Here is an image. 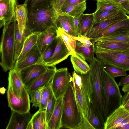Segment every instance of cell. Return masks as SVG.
<instances>
[{"instance_id":"obj_1","label":"cell","mask_w":129,"mask_h":129,"mask_svg":"<svg viewBox=\"0 0 129 129\" xmlns=\"http://www.w3.org/2000/svg\"><path fill=\"white\" fill-rule=\"evenodd\" d=\"M63 98L61 128L87 129L83 114L76 99L72 82Z\"/></svg>"},{"instance_id":"obj_2","label":"cell","mask_w":129,"mask_h":129,"mask_svg":"<svg viewBox=\"0 0 129 129\" xmlns=\"http://www.w3.org/2000/svg\"><path fill=\"white\" fill-rule=\"evenodd\" d=\"M17 24L15 14L3 26L0 45V64L5 72L14 67Z\"/></svg>"},{"instance_id":"obj_3","label":"cell","mask_w":129,"mask_h":129,"mask_svg":"<svg viewBox=\"0 0 129 129\" xmlns=\"http://www.w3.org/2000/svg\"><path fill=\"white\" fill-rule=\"evenodd\" d=\"M104 65L101 60L95 57L89 65L93 91L92 104L104 125L107 117L103 104L101 80L102 72Z\"/></svg>"},{"instance_id":"obj_4","label":"cell","mask_w":129,"mask_h":129,"mask_svg":"<svg viewBox=\"0 0 129 129\" xmlns=\"http://www.w3.org/2000/svg\"><path fill=\"white\" fill-rule=\"evenodd\" d=\"M101 80L104 107L107 117L121 106L122 96L115 78L107 73L103 68Z\"/></svg>"},{"instance_id":"obj_5","label":"cell","mask_w":129,"mask_h":129,"mask_svg":"<svg viewBox=\"0 0 129 129\" xmlns=\"http://www.w3.org/2000/svg\"><path fill=\"white\" fill-rule=\"evenodd\" d=\"M57 14L53 7L33 10L28 13L26 28L32 33H40L57 27Z\"/></svg>"},{"instance_id":"obj_6","label":"cell","mask_w":129,"mask_h":129,"mask_svg":"<svg viewBox=\"0 0 129 129\" xmlns=\"http://www.w3.org/2000/svg\"><path fill=\"white\" fill-rule=\"evenodd\" d=\"M72 79L67 68L57 70L51 83L52 90L57 99L63 97Z\"/></svg>"},{"instance_id":"obj_7","label":"cell","mask_w":129,"mask_h":129,"mask_svg":"<svg viewBox=\"0 0 129 129\" xmlns=\"http://www.w3.org/2000/svg\"><path fill=\"white\" fill-rule=\"evenodd\" d=\"M29 94L24 86L21 97L15 95L11 88L8 86L7 96L9 107L11 111L20 114L25 113L29 111L30 102Z\"/></svg>"},{"instance_id":"obj_8","label":"cell","mask_w":129,"mask_h":129,"mask_svg":"<svg viewBox=\"0 0 129 129\" xmlns=\"http://www.w3.org/2000/svg\"><path fill=\"white\" fill-rule=\"evenodd\" d=\"M49 67L43 63H39L32 65L18 71L24 86L26 88L30 87Z\"/></svg>"},{"instance_id":"obj_9","label":"cell","mask_w":129,"mask_h":129,"mask_svg":"<svg viewBox=\"0 0 129 129\" xmlns=\"http://www.w3.org/2000/svg\"><path fill=\"white\" fill-rule=\"evenodd\" d=\"M94 45L95 53L97 58L105 65L112 66L122 69L126 71H129V60L121 58Z\"/></svg>"},{"instance_id":"obj_10","label":"cell","mask_w":129,"mask_h":129,"mask_svg":"<svg viewBox=\"0 0 129 129\" xmlns=\"http://www.w3.org/2000/svg\"><path fill=\"white\" fill-rule=\"evenodd\" d=\"M57 42L54 52L45 64L50 66L55 65L71 55L61 37L57 36Z\"/></svg>"},{"instance_id":"obj_11","label":"cell","mask_w":129,"mask_h":129,"mask_svg":"<svg viewBox=\"0 0 129 129\" xmlns=\"http://www.w3.org/2000/svg\"><path fill=\"white\" fill-rule=\"evenodd\" d=\"M128 16L120 9L119 12L116 14L99 23L94 24L91 31L86 36L92 39L95 36L100 32L112 25L127 18Z\"/></svg>"},{"instance_id":"obj_12","label":"cell","mask_w":129,"mask_h":129,"mask_svg":"<svg viewBox=\"0 0 129 129\" xmlns=\"http://www.w3.org/2000/svg\"><path fill=\"white\" fill-rule=\"evenodd\" d=\"M11 114L6 129H26L32 115L29 111L20 114L11 111Z\"/></svg>"},{"instance_id":"obj_13","label":"cell","mask_w":129,"mask_h":129,"mask_svg":"<svg viewBox=\"0 0 129 129\" xmlns=\"http://www.w3.org/2000/svg\"><path fill=\"white\" fill-rule=\"evenodd\" d=\"M17 0H0V27L1 28L14 15Z\"/></svg>"},{"instance_id":"obj_14","label":"cell","mask_w":129,"mask_h":129,"mask_svg":"<svg viewBox=\"0 0 129 129\" xmlns=\"http://www.w3.org/2000/svg\"><path fill=\"white\" fill-rule=\"evenodd\" d=\"M129 115V111L121 106L107 117L104 124V129H116Z\"/></svg>"},{"instance_id":"obj_15","label":"cell","mask_w":129,"mask_h":129,"mask_svg":"<svg viewBox=\"0 0 129 129\" xmlns=\"http://www.w3.org/2000/svg\"><path fill=\"white\" fill-rule=\"evenodd\" d=\"M129 30V16L128 17L109 27L100 32L91 39L92 43L102 37L117 33Z\"/></svg>"},{"instance_id":"obj_16","label":"cell","mask_w":129,"mask_h":129,"mask_svg":"<svg viewBox=\"0 0 129 129\" xmlns=\"http://www.w3.org/2000/svg\"><path fill=\"white\" fill-rule=\"evenodd\" d=\"M41 63H43L42 54L36 44L23 59L19 62H15L14 69L19 72L32 65Z\"/></svg>"},{"instance_id":"obj_17","label":"cell","mask_w":129,"mask_h":129,"mask_svg":"<svg viewBox=\"0 0 129 129\" xmlns=\"http://www.w3.org/2000/svg\"><path fill=\"white\" fill-rule=\"evenodd\" d=\"M57 36V28L55 27H51L39 34L37 45L42 55Z\"/></svg>"},{"instance_id":"obj_18","label":"cell","mask_w":129,"mask_h":129,"mask_svg":"<svg viewBox=\"0 0 129 129\" xmlns=\"http://www.w3.org/2000/svg\"><path fill=\"white\" fill-rule=\"evenodd\" d=\"M56 70L55 66H50L45 72L37 78L30 87L26 88L29 94L32 91L43 87L50 83Z\"/></svg>"},{"instance_id":"obj_19","label":"cell","mask_w":129,"mask_h":129,"mask_svg":"<svg viewBox=\"0 0 129 129\" xmlns=\"http://www.w3.org/2000/svg\"><path fill=\"white\" fill-rule=\"evenodd\" d=\"M56 21L57 27L63 28L68 34L76 37L79 36L74 25L73 17L63 13L57 14Z\"/></svg>"},{"instance_id":"obj_20","label":"cell","mask_w":129,"mask_h":129,"mask_svg":"<svg viewBox=\"0 0 129 129\" xmlns=\"http://www.w3.org/2000/svg\"><path fill=\"white\" fill-rule=\"evenodd\" d=\"M63 107L62 97L57 99L54 110L50 120L47 123L48 129L61 128Z\"/></svg>"},{"instance_id":"obj_21","label":"cell","mask_w":129,"mask_h":129,"mask_svg":"<svg viewBox=\"0 0 129 129\" xmlns=\"http://www.w3.org/2000/svg\"><path fill=\"white\" fill-rule=\"evenodd\" d=\"M8 79V86L11 88L13 93L21 97L24 86L19 72L14 69L10 70Z\"/></svg>"},{"instance_id":"obj_22","label":"cell","mask_w":129,"mask_h":129,"mask_svg":"<svg viewBox=\"0 0 129 129\" xmlns=\"http://www.w3.org/2000/svg\"><path fill=\"white\" fill-rule=\"evenodd\" d=\"M79 36H86L90 31L94 23L93 13L83 14L79 17Z\"/></svg>"},{"instance_id":"obj_23","label":"cell","mask_w":129,"mask_h":129,"mask_svg":"<svg viewBox=\"0 0 129 129\" xmlns=\"http://www.w3.org/2000/svg\"><path fill=\"white\" fill-rule=\"evenodd\" d=\"M15 14L17 27L23 33L26 28L28 19V12L26 5L24 4L18 5L15 9Z\"/></svg>"},{"instance_id":"obj_24","label":"cell","mask_w":129,"mask_h":129,"mask_svg":"<svg viewBox=\"0 0 129 129\" xmlns=\"http://www.w3.org/2000/svg\"><path fill=\"white\" fill-rule=\"evenodd\" d=\"M75 52L76 53L82 57L88 62L90 63L94 58V44L90 46H88L77 40Z\"/></svg>"},{"instance_id":"obj_25","label":"cell","mask_w":129,"mask_h":129,"mask_svg":"<svg viewBox=\"0 0 129 129\" xmlns=\"http://www.w3.org/2000/svg\"><path fill=\"white\" fill-rule=\"evenodd\" d=\"M71 55V61L74 71L76 72L86 74L89 71V65L82 57L76 53Z\"/></svg>"},{"instance_id":"obj_26","label":"cell","mask_w":129,"mask_h":129,"mask_svg":"<svg viewBox=\"0 0 129 129\" xmlns=\"http://www.w3.org/2000/svg\"><path fill=\"white\" fill-rule=\"evenodd\" d=\"M40 33H33L27 38L21 52L15 62H19L23 59L36 45L38 36Z\"/></svg>"},{"instance_id":"obj_27","label":"cell","mask_w":129,"mask_h":129,"mask_svg":"<svg viewBox=\"0 0 129 129\" xmlns=\"http://www.w3.org/2000/svg\"><path fill=\"white\" fill-rule=\"evenodd\" d=\"M32 33L29 30L26 28L22 33L19 30L17 26L15 39V62L21 52L26 39Z\"/></svg>"},{"instance_id":"obj_28","label":"cell","mask_w":129,"mask_h":129,"mask_svg":"<svg viewBox=\"0 0 129 129\" xmlns=\"http://www.w3.org/2000/svg\"><path fill=\"white\" fill-rule=\"evenodd\" d=\"M30 121L33 129H48L45 110L39 109L32 115Z\"/></svg>"},{"instance_id":"obj_29","label":"cell","mask_w":129,"mask_h":129,"mask_svg":"<svg viewBox=\"0 0 129 129\" xmlns=\"http://www.w3.org/2000/svg\"><path fill=\"white\" fill-rule=\"evenodd\" d=\"M57 36H60L63 39L71 55L76 53L75 48L77 40L74 36L66 33L63 28L58 27L57 28Z\"/></svg>"},{"instance_id":"obj_30","label":"cell","mask_w":129,"mask_h":129,"mask_svg":"<svg viewBox=\"0 0 129 129\" xmlns=\"http://www.w3.org/2000/svg\"><path fill=\"white\" fill-rule=\"evenodd\" d=\"M94 44L96 46L110 50H119L129 48V44L115 41H101Z\"/></svg>"},{"instance_id":"obj_31","label":"cell","mask_w":129,"mask_h":129,"mask_svg":"<svg viewBox=\"0 0 129 129\" xmlns=\"http://www.w3.org/2000/svg\"><path fill=\"white\" fill-rule=\"evenodd\" d=\"M54 0H25L24 4L26 5L28 13L36 9L53 7Z\"/></svg>"},{"instance_id":"obj_32","label":"cell","mask_w":129,"mask_h":129,"mask_svg":"<svg viewBox=\"0 0 129 129\" xmlns=\"http://www.w3.org/2000/svg\"><path fill=\"white\" fill-rule=\"evenodd\" d=\"M101 41H115L129 44V30L102 37L95 41L93 43Z\"/></svg>"},{"instance_id":"obj_33","label":"cell","mask_w":129,"mask_h":129,"mask_svg":"<svg viewBox=\"0 0 129 129\" xmlns=\"http://www.w3.org/2000/svg\"><path fill=\"white\" fill-rule=\"evenodd\" d=\"M86 8V1L71 6L62 13L73 17H78L83 14Z\"/></svg>"},{"instance_id":"obj_34","label":"cell","mask_w":129,"mask_h":129,"mask_svg":"<svg viewBox=\"0 0 129 129\" xmlns=\"http://www.w3.org/2000/svg\"><path fill=\"white\" fill-rule=\"evenodd\" d=\"M120 9H114L110 10H96L93 13L94 24L99 23L118 13Z\"/></svg>"},{"instance_id":"obj_35","label":"cell","mask_w":129,"mask_h":129,"mask_svg":"<svg viewBox=\"0 0 129 129\" xmlns=\"http://www.w3.org/2000/svg\"><path fill=\"white\" fill-rule=\"evenodd\" d=\"M87 120L93 129H104V125L101 122L92 104Z\"/></svg>"},{"instance_id":"obj_36","label":"cell","mask_w":129,"mask_h":129,"mask_svg":"<svg viewBox=\"0 0 129 129\" xmlns=\"http://www.w3.org/2000/svg\"><path fill=\"white\" fill-rule=\"evenodd\" d=\"M57 99L52 90L51 86L49 89L48 99L45 109L46 120L47 123L50 120L54 110Z\"/></svg>"},{"instance_id":"obj_37","label":"cell","mask_w":129,"mask_h":129,"mask_svg":"<svg viewBox=\"0 0 129 129\" xmlns=\"http://www.w3.org/2000/svg\"><path fill=\"white\" fill-rule=\"evenodd\" d=\"M96 10H110L114 9H121L119 5L110 0H97Z\"/></svg>"},{"instance_id":"obj_38","label":"cell","mask_w":129,"mask_h":129,"mask_svg":"<svg viewBox=\"0 0 129 129\" xmlns=\"http://www.w3.org/2000/svg\"><path fill=\"white\" fill-rule=\"evenodd\" d=\"M103 69L107 73L114 78L118 77L125 76L127 75L126 71L117 67L104 65Z\"/></svg>"},{"instance_id":"obj_39","label":"cell","mask_w":129,"mask_h":129,"mask_svg":"<svg viewBox=\"0 0 129 129\" xmlns=\"http://www.w3.org/2000/svg\"><path fill=\"white\" fill-rule=\"evenodd\" d=\"M52 81L43 88L40 101V105L39 107V110H44L45 109V110L46 109L48 99L49 89L51 86Z\"/></svg>"},{"instance_id":"obj_40","label":"cell","mask_w":129,"mask_h":129,"mask_svg":"<svg viewBox=\"0 0 129 129\" xmlns=\"http://www.w3.org/2000/svg\"><path fill=\"white\" fill-rule=\"evenodd\" d=\"M57 42V37L50 44L42 55V62L43 63L45 64L52 55Z\"/></svg>"},{"instance_id":"obj_41","label":"cell","mask_w":129,"mask_h":129,"mask_svg":"<svg viewBox=\"0 0 129 129\" xmlns=\"http://www.w3.org/2000/svg\"><path fill=\"white\" fill-rule=\"evenodd\" d=\"M43 87L40 88L30 92V103L32 104L33 106L39 107L42 89Z\"/></svg>"},{"instance_id":"obj_42","label":"cell","mask_w":129,"mask_h":129,"mask_svg":"<svg viewBox=\"0 0 129 129\" xmlns=\"http://www.w3.org/2000/svg\"><path fill=\"white\" fill-rule=\"evenodd\" d=\"M101 48L105 51L121 58L129 60V48L119 50H110Z\"/></svg>"},{"instance_id":"obj_43","label":"cell","mask_w":129,"mask_h":129,"mask_svg":"<svg viewBox=\"0 0 129 129\" xmlns=\"http://www.w3.org/2000/svg\"><path fill=\"white\" fill-rule=\"evenodd\" d=\"M86 1V0H66L61 7V13H63L68 7L71 6L81 3Z\"/></svg>"},{"instance_id":"obj_44","label":"cell","mask_w":129,"mask_h":129,"mask_svg":"<svg viewBox=\"0 0 129 129\" xmlns=\"http://www.w3.org/2000/svg\"><path fill=\"white\" fill-rule=\"evenodd\" d=\"M122 90L124 94L122 97L121 106H124L129 99V84L124 85L122 86Z\"/></svg>"},{"instance_id":"obj_45","label":"cell","mask_w":129,"mask_h":129,"mask_svg":"<svg viewBox=\"0 0 129 129\" xmlns=\"http://www.w3.org/2000/svg\"><path fill=\"white\" fill-rule=\"evenodd\" d=\"M74 39L86 46H90L94 44L92 43L91 39L86 36H79L75 37Z\"/></svg>"},{"instance_id":"obj_46","label":"cell","mask_w":129,"mask_h":129,"mask_svg":"<svg viewBox=\"0 0 129 129\" xmlns=\"http://www.w3.org/2000/svg\"><path fill=\"white\" fill-rule=\"evenodd\" d=\"M66 0H54L53 4V7L57 14L61 13V7Z\"/></svg>"},{"instance_id":"obj_47","label":"cell","mask_w":129,"mask_h":129,"mask_svg":"<svg viewBox=\"0 0 129 129\" xmlns=\"http://www.w3.org/2000/svg\"><path fill=\"white\" fill-rule=\"evenodd\" d=\"M121 9L129 15V0L119 4Z\"/></svg>"},{"instance_id":"obj_48","label":"cell","mask_w":129,"mask_h":129,"mask_svg":"<svg viewBox=\"0 0 129 129\" xmlns=\"http://www.w3.org/2000/svg\"><path fill=\"white\" fill-rule=\"evenodd\" d=\"M128 84H129V75L121 78L118 85L119 86H121Z\"/></svg>"},{"instance_id":"obj_49","label":"cell","mask_w":129,"mask_h":129,"mask_svg":"<svg viewBox=\"0 0 129 129\" xmlns=\"http://www.w3.org/2000/svg\"><path fill=\"white\" fill-rule=\"evenodd\" d=\"M73 19L75 28L79 36V17H73Z\"/></svg>"},{"instance_id":"obj_50","label":"cell","mask_w":129,"mask_h":129,"mask_svg":"<svg viewBox=\"0 0 129 129\" xmlns=\"http://www.w3.org/2000/svg\"><path fill=\"white\" fill-rule=\"evenodd\" d=\"M128 123H129V115L123 120L116 129H120L121 127Z\"/></svg>"},{"instance_id":"obj_51","label":"cell","mask_w":129,"mask_h":129,"mask_svg":"<svg viewBox=\"0 0 129 129\" xmlns=\"http://www.w3.org/2000/svg\"><path fill=\"white\" fill-rule=\"evenodd\" d=\"M112 2L118 4L119 5L120 4L124 2L129 0H110Z\"/></svg>"},{"instance_id":"obj_52","label":"cell","mask_w":129,"mask_h":129,"mask_svg":"<svg viewBox=\"0 0 129 129\" xmlns=\"http://www.w3.org/2000/svg\"><path fill=\"white\" fill-rule=\"evenodd\" d=\"M26 129H33V126L30 121Z\"/></svg>"},{"instance_id":"obj_53","label":"cell","mask_w":129,"mask_h":129,"mask_svg":"<svg viewBox=\"0 0 129 129\" xmlns=\"http://www.w3.org/2000/svg\"><path fill=\"white\" fill-rule=\"evenodd\" d=\"M120 129H129V123L121 127Z\"/></svg>"},{"instance_id":"obj_54","label":"cell","mask_w":129,"mask_h":129,"mask_svg":"<svg viewBox=\"0 0 129 129\" xmlns=\"http://www.w3.org/2000/svg\"><path fill=\"white\" fill-rule=\"evenodd\" d=\"M123 106L126 110L129 111V102L125 104Z\"/></svg>"},{"instance_id":"obj_55","label":"cell","mask_w":129,"mask_h":129,"mask_svg":"<svg viewBox=\"0 0 129 129\" xmlns=\"http://www.w3.org/2000/svg\"><path fill=\"white\" fill-rule=\"evenodd\" d=\"M129 99L128 100V101H127V103H126V104H127V103H129Z\"/></svg>"},{"instance_id":"obj_56","label":"cell","mask_w":129,"mask_h":129,"mask_svg":"<svg viewBox=\"0 0 129 129\" xmlns=\"http://www.w3.org/2000/svg\"><path fill=\"white\" fill-rule=\"evenodd\" d=\"M96 0V1H97V0Z\"/></svg>"}]
</instances>
